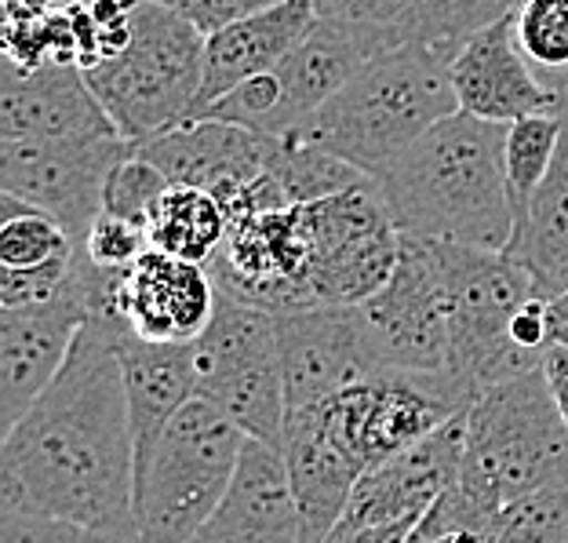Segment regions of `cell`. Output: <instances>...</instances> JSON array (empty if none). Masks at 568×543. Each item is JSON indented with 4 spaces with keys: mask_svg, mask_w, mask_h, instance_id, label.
<instances>
[{
    "mask_svg": "<svg viewBox=\"0 0 568 543\" xmlns=\"http://www.w3.org/2000/svg\"><path fill=\"white\" fill-rule=\"evenodd\" d=\"M405 238L507 252L518 215L507 183V124L452 113L376 175Z\"/></svg>",
    "mask_w": 568,
    "mask_h": 543,
    "instance_id": "cell-2",
    "label": "cell"
},
{
    "mask_svg": "<svg viewBox=\"0 0 568 543\" xmlns=\"http://www.w3.org/2000/svg\"><path fill=\"white\" fill-rule=\"evenodd\" d=\"M270 175L281 183L292 209H303V204L325 201L343 190L372 183L354 164H346L343 158H335V153L295 135L277 139V150H274V158H270Z\"/></svg>",
    "mask_w": 568,
    "mask_h": 543,
    "instance_id": "cell-29",
    "label": "cell"
},
{
    "mask_svg": "<svg viewBox=\"0 0 568 543\" xmlns=\"http://www.w3.org/2000/svg\"><path fill=\"white\" fill-rule=\"evenodd\" d=\"M568 482V423L544 369L488 386L467 409L459 485L493 514Z\"/></svg>",
    "mask_w": 568,
    "mask_h": 543,
    "instance_id": "cell-4",
    "label": "cell"
},
{
    "mask_svg": "<svg viewBox=\"0 0 568 543\" xmlns=\"http://www.w3.org/2000/svg\"><path fill=\"white\" fill-rule=\"evenodd\" d=\"M430 244L445 274L452 376L467 386L470 398L544 369L514 343V318L539 295L525 267L507 252H481L442 241Z\"/></svg>",
    "mask_w": 568,
    "mask_h": 543,
    "instance_id": "cell-7",
    "label": "cell"
},
{
    "mask_svg": "<svg viewBox=\"0 0 568 543\" xmlns=\"http://www.w3.org/2000/svg\"><path fill=\"white\" fill-rule=\"evenodd\" d=\"M215 281L209 267L150 249L121 281V318L146 343H193L215 318Z\"/></svg>",
    "mask_w": 568,
    "mask_h": 543,
    "instance_id": "cell-21",
    "label": "cell"
},
{
    "mask_svg": "<svg viewBox=\"0 0 568 543\" xmlns=\"http://www.w3.org/2000/svg\"><path fill=\"white\" fill-rule=\"evenodd\" d=\"M132 44L84 70V81L118 135L139 147L164 128L186 121L197 107L209 37L153 0H132Z\"/></svg>",
    "mask_w": 568,
    "mask_h": 543,
    "instance_id": "cell-6",
    "label": "cell"
},
{
    "mask_svg": "<svg viewBox=\"0 0 568 543\" xmlns=\"http://www.w3.org/2000/svg\"><path fill=\"white\" fill-rule=\"evenodd\" d=\"M470 391L452 372L376 369L343 394L321 402L332 431L365 471L423 445L470 409Z\"/></svg>",
    "mask_w": 568,
    "mask_h": 543,
    "instance_id": "cell-9",
    "label": "cell"
},
{
    "mask_svg": "<svg viewBox=\"0 0 568 543\" xmlns=\"http://www.w3.org/2000/svg\"><path fill=\"white\" fill-rule=\"evenodd\" d=\"M277 340L288 412L328 402L379 369L357 306H306L277 314Z\"/></svg>",
    "mask_w": 568,
    "mask_h": 543,
    "instance_id": "cell-16",
    "label": "cell"
},
{
    "mask_svg": "<svg viewBox=\"0 0 568 543\" xmlns=\"http://www.w3.org/2000/svg\"><path fill=\"white\" fill-rule=\"evenodd\" d=\"M77 0H4L8 11H26V16H59Z\"/></svg>",
    "mask_w": 568,
    "mask_h": 543,
    "instance_id": "cell-42",
    "label": "cell"
},
{
    "mask_svg": "<svg viewBox=\"0 0 568 543\" xmlns=\"http://www.w3.org/2000/svg\"><path fill=\"white\" fill-rule=\"evenodd\" d=\"M357 318L379 369L452 372L445 274L430 241L402 234L394 278L357 306Z\"/></svg>",
    "mask_w": 568,
    "mask_h": 543,
    "instance_id": "cell-12",
    "label": "cell"
},
{
    "mask_svg": "<svg viewBox=\"0 0 568 543\" xmlns=\"http://www.w3.org/2000/svg\"><path fill=\"white\" fill-rule=\"evenodd\" d=\"M84 255V252H81ZM88 321L84 260L81 274L59 300L0 310V426H16L62 369Z\"/></svg>",
    "mask_w": 568,
    "mask_h": 543,
    "instance_id": "cell-14",
    "label": "cell"
},
{
    "mask_svg": "<svg viewBox=\"0 0 568 543\" xmlns=\"http://www.w3.org/2000/svg\"><path fill=\"white\" fill-rule=\"evenodd\" d=\"M118 135L81 67H44L22 73L4 67L0 139H102Z\"/></svg>",
    "mask_w": 568,
    "mask_h": 543,
    "instance_id": "cell-23",
    "label": "cell"
},
{
    "mask_svg": "<svg viewBox=\"0 0 568 543\" xmlns=\"http://www.w3.org/2000/svg\"><path fill=\"white\" fill-rule=\"evenodd\" d=\"M197 354V398L255 442L281 449L288 398H284L277 314L219 295L212 325L193 340Z\"/></svg>",
    "mask_w": 568,
    "mask_h": 543,
    "instance_id": "cell-8",
    "label": "cell"
},
{
    "mask_svg": "<svg viewBox=\"0 0 568 543\" xmlns=\"http://www.w3.org/2000/svg\"><path fill=\"white\" fill-rule=\"evenodd\" d=\"M561 139L550 161V172L525 204L514 227L507 255L525 267L536 292L554 300L568 289V88L558 99Z\"/></svg>",
    "mask_w": 568,
    "mask_h": 543,
    "instance_id": "cell-27",
    "label": "cell"
},
{
    "mask_svg": "<svg viewBox=\"0 0 568 543\" xmlns=\"http://www.w3.org/2000/svg\"><path fill=\"white\" fill-rule=\"evenodd\" d=\"M317 26L314 0H281V4L241 19L219 30L204 44V84L193 113L212 107L215 99L230 95L234 88L274 73L284 59L300 48ZM190 113V118H193Z\"/></svg>",
    "mask_w": 568,
    "mask_h": 543,
    "instance_id": "cell-24",
    "label": "cell"
},
{
    "mask_svg": "<svg viewBox=\"0 0 568 543\" xmlns=\"http://www.w3.org/2000/svg\"><path fill=\"white\" fill-rule=\"evenodd\" d=\"M190 543H303L281 449L248 438L226 500Z\"/></svg>",
    "mask_w": 568,
    "mask_h": 543,
    "instance_id": "cell-25",
    "label": "cell"
},
{
    "mask_svg": "<svg viewBox=\"0 0 568 543\" xmlns=\"http://www.w3.org/2000/svg\"><path fill=\"white\" fill-rule=\"evenodd\" d=\"M248 434L204 398L172 416L135 467L142 543H190L226 500Z\"/></svg>",
    "mask_w": 568,
    "mask_h": 543,
    "instance_id": "cell-5",
    "label": "cell"
},
{
    "mask_svg": "<svg viewBox=\"0 0 568 543\" xmlns=\"http://www.w3.org/2000/svg\"><path fill=\"white\" fill-rule=\"evenodd\" d=\"M135 153L121 135L102 139H8L0 142V190L51 215L84 244L102 215L113 168Z\"/></svg>",
    "mask_w": 568,
    "mask_h": 543,
    "instance_id": "cell-11",
    "label": "cell"
},
{
    "mask_svg": "<svg viewBox=\"0 0 568 543\" xmlns=\"http://www.w3.org/2000/svg\"><path fill=\"white\" fill-rule=\"evenodd\" d=\"M521 0H412L405 41H423L456 56L477 30L514 16Z\"/></svg>",
    "mask_w": 568,
    "mask_h": 543,
    "instance_id": "cell-30",
    "label": "cell"
},
{
    "mask_svg": "<svg viewBox=\"0 0 568 543\" xmlns=\"http://www.w3.org/2000/svg\"><path fill=\"white\" fill-rule=\"evenodd\" d=\"M408 533H397V529H372V525H351L339 522L332 529V536L325 543H408Z\"/></svg>",
    "mask_w": 568,
    "mask_h": 543,
    "instance_id": "cell-39",
    "label": "cell"
},
{
    "mask_svg": "<svg viewBox=\"0 0 568 543\" xmlns=\"http://www.w3.org/2000/svg\"><path fill=\"white\" fill-rule=\"evenodd\" d=\"M463 445H467V412L426 438L423 445L361 474L343 522L397 529L412 536L434 503L459 482Z\"/></svg>",
    "mask_w": 568,
    "mask_h": 543,
    "instance_id": "cell-17",
    "label": "cell"
},
{
    "mask_svg": "<svg viewBox=\"0 0 568 543\" xmlns=\"http://www.w3.org/2000/svg\"><path fill=\"white\" fill-rule=\"evenodd\" d=\"M448 51L405 41L372 59L295 139L335 153L376 179L434 124L459 113Z\"/></svg>",
    "mask_w": 568,
    "mask_h": 543,
    "instance_id": "cell-3",
    "label": "cell"
},
{
    "mask_svg": "<svg viewBox=\"0 0 568 543\" xmlns=\"http://www.w3.org/2000/svg\"><path fill=\"white\" fill-rule=\"evenodd\" d=\"M547 318H550V346H565L568 351V289L547 300Z\"/></svg>",
    "mask_w": 568,
    "mask_h": 543,
    "instance_id": "cell-41",
    "label": "cell"
},
{
    "mask_svg": "<svg viewBox=\"0 0 568 543\" xmlns=\"http://www.w3.org/2000/svg\"><path fill=\"white\" fill-rule=\"evenodd\" d=\"M81 249L55 219L26 201L0 198V306H41L59 300L81 274Z\"/></svg>",
    "mask_w": 568,
    "mask_h": 543,
    "instance_id": "cell-22",
    "label": "cell"
},
{
    "mask_svg": "<svg viewBox=\"0 0 568 543\" xmlns=\"http://www.w3.org/2000/svg\"><path fill=\"white\" fill-rule=\"evenodd\" d=\"M81 252L99 270H128L150 252V234L146 227L132 223V219L102 212L92 223V230H88Z\"/></svg>",
    "mask_w": 568,
    "mask_h": 543,
    "instance_id": "cell-35",
    "label": "cell"
},
{
    "mask_svg": "<svg viewBox=\"0 0 568 543\" xmlns=\"http://www.w3.org/2000/svg\"><path fill=\"white\" fill-rule=\"evenodd\" d=\"M314 4H317V19L386 26V30H402V33L412 11V0H314Z\"/></svg>",
    "mask_w": 568,
    "mask_h": 543,
    "instance_id": "cell-38",
    "label": "cell"
},
{
    "mask_svg": "<svg viewBox=\"0 0 568 543\" xmlns=\"http://www.w3.org/2000/svg\"><path fill=\"white\" fill-rule=\"evenodd\" d=\"M209 274L219 295L263 306L270 314L314 306L306 289L310 238L303 209L230 219V230L212 255Z\"/></svg>",
    "mask_w": 568,
    "mask_h": 543,
    "instance_id": "cell-13",
    "label": "cell"
},
{
    "mask_svg": "<svg viewBox=\"0 0 568 543\" xmlns=\"http://www.w3.org/2000/svg\"><path fill=\"white\" fill-rule=\"evenodd\" d=\"M168 187L172 183H168L158 168H153L150 161H142L139 153H132V158L113 168L102 212L132 219V223H139V227H150V215H153V209H158V201L164 198Z\"/></svg>",
    "mask_w": 568,
    "mask_h": 543,
    "instance_id": "cell-34",
    "label": "cell"
},
{
    "mask_svg": "<svg viewBox=\"0 0 568 543\" xmlns=\"http://www.w3.org/2000/svg\"><path fill=\"white\" fill-rule=\"evenodd\" d=\"M452 88H456L459 113L493 124H514L532 113L558 110V92L547 88L544 77L525 59L514 16L477 30L456 51Z\"/></svg>",
    "mask_w": 568,
    "mask_h": 543,
    "instance_id": "cell-19",
    "label": "cell"
},
{
    "mask_svg": "<svg viewBox=\"0 0 568 543\" xmlns=\"http://www.w3.org/2000/svg\"><path fill=\"white\" fill-rule=\"evenodd\" d=\"M558 139H561L558 110L532 113V118L507 124V183L514 198V215H521V209L532 201V193L550 172V161L558 153Z\"/></svg>",
    "mask_w": 568,
    "mask_h": 543,
    "instance_id": "cell-31",
    "label": "cell"
},
{
    "mask_svg": "<svg viewBox=\"0 0 568 543\" xmlns=\"http://www.w3.org/2000/svg\"><path fill=\"white\" fill-rule=\"evenodd\" d=\"M281 456L288 467L295 507H300L303 543H325L332 529L343 522L365 463L332 431L321 405L292 409L284 416Z\"/></svg>",
    "mask_w": 568,
    "mask_h": 543,
    "instance_id": "cell-20",
    "label": "cell"
},
{
    "mask_svg": "<svg viewBox=\"0 0 568 543\" xmlns=\"http://www.w3.org/2000/svg\"><path fill=\"white\" fill-rule=\"evenodd\" d=\"M113 351L124 372L139 467L175 412L197 398V354L193 343H146L132 332H121Z\"/></svg>",
    "mask_w": 568,
    "mask_h": 543,
    "instance_id": "cell-26",
    "label": "cell"
},
{
    "mask_svg": "<svg viewBox=\"0 0 568 543\" xmlns=\"http://www.w3.org/2000/svg\"><path fill=\"white\" fill-rule=\"evenodd\" d=\"M547 380H550V391H554V402H558L561 416L568 423V351L565 346H554V351L547 354Z\"/></svg>",
    "mask_w": 568,
    "mask_h": 543,
    "instance_id": "cell-40",
    "label": "cell"
},
{
    "mask_svg": "<svg viewBox=\"0 0 568 543\" xmlns=\"http://www.w3.org/2000/svg\"><path fill=\"white\" fill-rule=\"evenodd\" d=\"M230 230L226 209L212 193L190 187H168L158 209L150 215V249H158L175 260L209 267Z\"/></svg>",
    "mask_w": 568,
    "mask_h": 543,
    "instance_id": "cell-28",
    "label": "cell"
},
{
    "mask_svg": "<svg viewBox=\"0 0 568 543\" xmlns=\"http://www.w3.org/2000/svg\"><path fill=\"white\" fill-rule=\"evenodd\" d=\"M514 26L525 59L561 95L568 88V0H521Z\"/></svg>",
    "mask_w": 568,
    "mask_h": 543,
    "instance_id": "cell-32",
    "label": "cell"
},
{
    "mask_svg": "<svg viewBox=\"0 0 568 543\" xmlns=\"http://www.w3.org/2000/svg\"><path fill=\"white\" fill-rule=\"evenodd\" d=\"M496 543H568V482L539 489L503 511Z\"/></svg>",
    "mask_w": 568,
    "mask_h": 543,
    "instance_id": "cell-33",
    "label": "cell"
},
{
    "mask_svg": "<svg viewBox=\"0 0 568 543\" xmlns=\"http://www.w3.org/2000/svg\"><path fill=\"white\" fill-rule=\"evenodd\" d=\"M310 238V303L361 306L394 278L402 260V230L379 198L376 179L335 198L303 204Z\"/></svg>",
    "mask_w": 568,
    "mask_h": 543,
    "instance_id": "cell-10",
    "label": "cell"
},
{
    "mask_svg": "<svg viewBox=\"0 0 568 543\" xmlns=\"http://www.w3.org/2000/svg\"><path fill=\"white\" fill-rule=\"evenodd\" d=\"M121 332L84 321L67 369L4 434L0 511L139 536L135 434L113 351Z\"/></svg>",
    "mask_w": 568,
    "mask_h": 543,
    "instance_id": "cell-1",
    "label": "cell"
},
{
    "mask_svg": "<svg viewBox=\"0 0 568 543\" xmlns=\"http://www.w3.org/2000/svg\"><path fill=\"white\" fill-rule=\"evenodd\" d=\"M274 150L277 139L212 118H186L135 147L172 187L212 193L223 209L266 172Z\"/></svg>",
    "mask_w": 568,
    "mask_h": 543,
    "instance_id": "cell-18",
    "label": "cell"
},
{
    "mask_svg": "<svg viewBox=\"0 0 568 543\" xmlns=\"http://www.w3.org/2000/svg\"><path fill=\"white\" fill-rule=\"evenodd\" d=\"M405 44L402 30L317 19L314 33L274 70L277 121L274 139H288L317 118L354 77L383 51Z\"/></svg>",
    "mask_w": 568,
    "mask_h": 543,
    "instance_id": "cell-15",
    "label": "cell"
},
{
    "mask_svg": "<svg viewBox=\"0 0 568 543\" xmlns=\"http://www.w3.org/2000/svg\"><path fill=\"white\" fill-rule=\"evenodd\" d=\"M0 543H142L139 536L106 533L67 519H48V514H19L0 511Z\"/></svg>",
    "mask_w": 568,
    "mask_h": 543,
    "instance_id": "cell-36",
    "label": "cell"
},
{
    "mask_svg": "<svg viewBox=\"0 0 568 543\" xmlns=\"http://www.w3.org/2000/svg\"><path fill=\"white\" fill-rule=\"evenodd\" d=\"M153 4L172 8L175 16H183L190 26H197L204 37H212L219 30H226V26L281 4V0H153Z\"/></svg>",
    "mask_w": 568,
    "mask_h": 543,
    "instance_id": "cell-37",
    "label": "cell"
}]
</instances>
